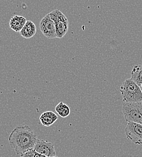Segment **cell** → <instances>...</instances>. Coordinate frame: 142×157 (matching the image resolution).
Instances as JSON below:
<instances>
[{"label": "cell", "mask_w": 142, "mask_h": 157, "mask_svg": "<svg viewBox=\"0 0 142 157\" xmlns=\"http://www.w3.org/2000/svg\"><path fill=\"white\" fill-rule=\"evenodd\" d=\"M37 140L36 134L28 125L16 127L9 136V144L17 155L33 149Z\"/></svg>", "instance_id": "1"}, {"label": "cell", "mask_w": 142, "mask_h": 157, "mask_svg": "<svg viewBox=\"0 0 142 157\" xmlns=\"http://www.w3.org/2000/svg\"><path fill=\"white\" fill-rule=\"evenodd\" d=\"M123 102H142V91L140 86L131 78L126 79L120 88Z\"/></svg>", "instance_id": "2"}, {"label": "cell", "mask_w": 142, "mask_h": 157, "mask_svg": "<svg viewBox=\"0 0 142 157\" xmlns=\"http://www.w3.org/2000/svg\"><path fill=\"white\" fill-rule=\"evenodd\" d=\"M122 111L126 122H134L142 124V102H124Z\"/></svg>", "instance_id": "3"}, {"label": "cell", "mask_w": 142, "mask_h": 157, "mask_svg": "<svg viewBox=\"0 0 142 157\" xmlns=\"http://www.w3.org/2000/svg\"><path fill=\"white\" fill-rule=\"evenodd\" d=\"M50 17L53 21L55 25L57 38H62L68 30V21L65 15L58 9L50 12Z\"/></svg>", "instance_id": "4"}, {"label": "cell", "mask_w": 142, "mask_h": 157, "mask_svg": "<svg viewBox=\"0 0 142 157\" xmlns=\"http://www.w3.org/2000/svg\"><path fill=\"white\" fill-rule=\"evenodd\" d=\"M125 132L128 140L136 144L142 145V124L134 122H127Z\"/></svg>", "instance_id": "5"}, {"label": "cell", "mask_w": 142, "mask_h": 157, "mask_svg": "<svg viewBox=\"0 0 142 157\" xmlns=\"http://www.w3.org/2000/svg\"><path fill=\"white\" fill-rule=\"evenodd\" d=\"M40 28L42 33L48 39L56 38L55 25L49 14L46 15L40 21Z\"/></svg>", "instance_id": "6"}, {"label": "cell", "mask_w": 142, "mask_h": 157, "mask_svg": "<svg viewBox=\"0 0 142 157\" xmlns=\"http://www.w3.org/2000/svg\"><path fill=\"white\" fill-rule=\"evenodd\" d=\"M33 150L38 154L48 157L56 156L55 146L51 142L38 138Z\"/></svg>", "instance_id": "7"}, {"label": "cell", "mask_w": 142, "mask_h": 157, "mask_svg": "<svg viewBox=\"0 0 142 157\" xmlns=\"http://www.w3.org/2000/svg\"><path fill=\"white\" fill-rule=\"evenodd\" d=\"M36 27L32 21H27L23 28L20 32L21 36L25 39H30L36 33Z\"/></svg>", "instance_id": "8"}, {"label": "cell", "mask_w": 142, "mask_h": 157, "mask_svg": "<svg viewBox=\"0 0 142 157\" xmlns=\"http://www.w3.org/2000/svg\"><path fill=\"white\" fill-rule=\"evenodd\" d=\"M26 22L27 20L25 17L15 15L9 21V27L15 32H20Z\"/></svg>", "instance_id": "9"}, {"label": "cell", "mask_w": 142, "mask_h": 157, "mask_svg": "<svg viewBox=\"0 0 142 157\" xmlns=\"http://www.w3.org/2000/svg\"><path fill=\"white\" fill-rule=\"evenodd\" d=\"M58 119V116L52 111H46L43 113L40 117L41 124L46 127L53 124Z\"/></svg>", "instance_id": "10"}, {"label": "cell", "mask_w": 142, "mask_h": 157, "mask_svg": "<svg viewBox=\"0 0 142 157\" xmlns=\"http://www.w3.org/2000/svg\"><path fill=\"white\" fill-rule=\"evenodd\" d=\"M130 78L140 86L142 83V65H137L133 67Z\"/></svg>", "instance_id": "11"}, {"label": "cell", "mask_w": 142, "mask_h": 157, "mask_svg": "<svg viewBox=\"0 0 142 157\" xmlns=\"http://www.w3.org/2000/svg\"><path fill=\"white\" fill-rule=\"evenodd\" d=\"M55 111L59 116L62 118L67 117L70 114V109L68 105L63 103L59 102L55 107Z\"/></svg>", "instance_id": "12"}, {"label": "cell", "mask_w": 142, "mask_h": 157, "mask_svg": "<svg viewBox=\"0 0 142 157\" xmlns=\"http://www.w3.org/2000/svg\"><path fill=\"white\" fill-rule=\"evenodd\" d=\"M35 152V151L33 149H32L21 154L20 157H33Z\"/></svg>", "instance_id": "13"}, {"label": "cell", "mask_w": 142, "mask_h": 157, "mask_svg": "<svg viewBox=\"0 0 142 157\" xmlns=\"http://www.w3.org/2000/svg\"><path fill=\"white\" fill-rule=\"evenodd\" d=\"M46 157V156H44V155H41L40 154H38V153H37L36 152H35V154H34V157ZM57 157V156H56V157Z\"/></svg>", "instance_id": "14"}, {"label": "cell", "mask_w": 142, "mask_h": 157, "mask_svg": "<svg viewBox=\"0 0 142 157\" xmlns=\"http://www.w3.org/2000/svg\"><path fill=\"white\" fill-rule=\"evenodd\" d=\"M140 89H141V90H142V83H141V85H140Z\"/></svg>", "instance_id": "15"}, {"label": "cell", "mask_w": 142, "mask_h": 157, "mask_svg": "<svg viewBox=\"0 0 142 157\" xmlns=\"http://www.w3.org/2000/svg\"></svg>", "instance_id": "16"}]
</instances>
